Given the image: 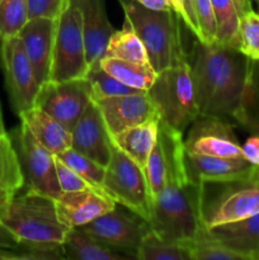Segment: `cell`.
I'll return each mask as SVG.
<instances>
[{"label":"cell","mask_w":259,"mask_h":260,"mask_svg":"<svg viewBox=\"0 0 259 260\" xmlns=\"http://www.w3.org/2000/svg\"><path fill=\"white\" fill-rule=\"evenodd\" d=\"M200 116L235 121L243 126L244 102L251 60L238 48L196 38L187 52Z\"/></svg>","instance_id":"cell-1"},{"label":"cell","mask_w":259,"mask_h":260,"mask_svg":"<svg viewBox=\"0 0 259 260\" xmlns=\"http://www.w3.org/2000/svg\"><path fill=\"white\" fill-rule=\"evenodd\" d=\"M0 223L22 246L62 245L70 230L58 218L53 198L28 190L0 207Z\"/></svg>","instance_id":"cell-2"},{"label":"cell","mask_w":259,"mask_h":260,"mask_svg":"<svg viewBox=\"0 0 259 260\" xmlns=\"http://www.w3.org/2000/svg\"><path fill=\"white\" fill-rule=\"evenodd\" d=\"M201 187L188 177L167 180L151 202L149 225L173 243H187L205 230L201 218Z\"/></svg>","instance_id":"cell-3"},{"label":"cell","mask_w":259,"mask_h":260,"mask_svg":"<svg viewBox=\"0 0 259 260\" xmlns=\"http://www.w3.org/2000/svg\"><path fill=\"white\" fill-rule=\"evenodd\" d=\"M124 18L130 20L147 52L156 74L187 58L182 42V18L174 10H154L136 0H119Z\"/></svg>","instance_id":"cell-4"},{"label":"cell","mask_w":259,"mask_h":260,"mask_svg":"<svg viewBox=\"0 0 259 260\" xmlns=\"http://www.w3.org/2000/svg\"><path fill=\"white\" fill-rule=\"evenodd\" d=\"M147 94L156 107L160 121L180 134L200 116L187 58L160 71Z\"/></svg>","instance_id":"cell-5"},{"label":"cell","mask_w":259,"mask_h":260,"mask_svg":"<svg viewBox=\"0 0 259 260\" xmlns=\"http://www.w3.org/2000/svg\"><path fill=\"white\" fill-rule=\"evenodd\" d=\"M201 218L206 229L259 213V180L201 183Z\"/></svg>","instance_id":"cell-6"},{"label":"cell","mask_w":259,"mask_h":260,"mask_svg":"<svg viewBox=\"0 0 259 260\" xmlns=\"http://www.w3.org/2000/svg\"><path fill=\"white\" fill-rule=\"evenodd\" d=\"M88 71L89 65L86 61L85 41L78 0H65L61 13L55 20L50 80L83 79Z\"/></svg>","instance_id":"cell-7"},{"label":"cell","mask_w":259,"mask_h":260,"mask_svg":"<svg viewBox=\"0 0 259 260\" xmlns=\"http://www.w3.org/2000/svg\"><path fill=\"white\" fill-rule=\"evenodd\" d=\"M103 189L121 207H126L149 222L151 196L144 169L113 145L106 167Z\"/></svg>","instance_id":"cell-8"},{"label":"cell","mask_w":259,"mask_h":260,"mask_svg":"<svg viewBox=\"0 0 259 260\" xmlns=\"http://www.w3.org/2000/svg\"><path fill=\"white\" fill-rule=\"evenodd\" d=\"M10 137L19 156L28 192L56 200L62 192L56 174L55 155L33 136L23 122Z\"/></svg>","instance_id":"cell-9"},{"label":"cell","mask_w":259,"mask_h":260,"mask_svg":"<svg viewBox=\"0 0 259 260\" xmlns=\"http://www.w3.org/2000/svg\"><path fill=\"white\" fill-rule=\"evenodd\" d=\"M123 208L116 205L113 210L81 226V229L99 243L136 259L137 249L150 230V225L131 210Z\"/></svg>","instance_id":"cell-10"},{"label":"cell","mask_w":259,"mask_h":260,"mask_svg":"<svg viewBox=\"0 0 259 260\" xmlns=\"http://www.w3.org/2000/svg\"><path fill=\"white\" fill-rule=\"evenodd\" d=\"M184 154L183 134L160 121L156 142L144 169L151 202L161 193L167 180L188 177Z\"/></svg>","instance_id":"cell-11"},{"label":"cell","mask_w":259,"mask_h":260,"mask_svg":"<svg viewBox=\"0 0 259 260\" xmlns=\"http://www.w3.org/2000/svg\"><path fill=\"white\" fill-rule=\"evenodd\" d=\"M91 101L90 84L85 78L48 80L40 86L35 106L73 131Z\"/></svg>","instance_id":"cell-12"},{"label":"cell","mask_w":259,"mask_h":260,"mask_svg":"<svg viewBox=\"0 0 259 260\" xmlns=\"http://www.w3.org/2000/svg\"><path fill=\"white\" fill-rule=\"evenodd\" d=\"M0 56L5 73V85L15 113L35 107L40 84L19 37L2 41Z\"/></svg>","instance_id":"cell-13"},{"label":"cell","mask_w":259,"mask_h":260,"mask_svg":"<svg viewBox=\"0 0 259 260\" xmlns=\"http://www.w3.org/2000/svg\"><path fill=\"white\" fill-rule=\"evenodd\" d=\"M184 150L188 154L217 157H244L241 145L229 121L198 116L190 124Z\"/></svg>","instance_id":"cell-14"},{"label":"cell","mask_w":259,"mask_h":260,"mask_svg":"<svg viewBox=\"0 0 259 260\" xmlns=\"http://www.w3.org/2000/svg\"><path fill=\"white\" fill-rule=\"evenodd\" d=\"M93 102L98 106L111 136L159 117L156 107L147 91L109 96Z\"/></svg>","instance_id":"cell-15"},{"label":"cell","mask_w":259,"mask_h":260,"mask_svg":"<svg viewBox=\"0 0 259 260\" xmlns=\"http://www.w3.org/2000/svg\"><path fill=\"white\" fill-rule=\"evenodd\" d=\"M111 135L101 111L91 101L71 131V149L106 168L112 155Z\"/></svg>","instance_id":"cell-16"},{"label":"cell","mask_w":259,"mask_h":260,"mask_svg":"<svg viewBox=\"0 0 259 260\" xmlns=\"http://www.w3.org/2000/svg\"><path fill=\"white\" fill-rule=\"evenodd\" d=\"M184 162L188 178L197 184L253 179L258 172V168L244 157L205 156L185 152Z\"/></svg>","instance_id":"cell-17"},{"label":"cell","mask_w":259,"mask_h":260,"mask_svg":"<svg viewBox=\"0 0 259 260\" xmlns=\"http://www.w3.org/2000/svg\"><path fill=\"white\" fill-rule=\"evenodd\" d=\"M23 48L32 63L40 86L50 80L52 68L55 19L32 18L25 23L18 35Z\"/></svg>","instance_id":"cell-18"},{"label":"cell","mask_w":259,"mask_h":260,"mask_svg":"<svg viewBox=\"0 0 259 260\" xmlns=\"http://www.w3.org/2000/svg\"><path fill=\"white\" fill-rule=\"evenodd\" d=\"M55 203L58 218L69 229L81 228L112 211L117 205L111 197L94 189L62 192Z\"/></svg>","instance_id":"cell-19"},{"label":"cell","mask_w":259,"mask_h":260,"mask_svg":"<svg viewBox=\"0 0 259 260\" xmlns=\"http://www.w3.org/2000/svg\"><path fill=\"white\" fill-rule=\"evenodd\" d=\"M81 13L86 61L89 69L98 65L106 52L109 37L114 32L108 19L104 0H78Z\"/></svg>","instance_id":"cell-20"},{"label":"cell","mask_w":259,"mask_h":260,"mask_svg":"<svg viewBox=\"0 0 259 260\" xmlns=\"http://www.w3.org/2000/svg\"><path fill=\"white\" fill-rule=\"evenodd\" d=\"M208 233L244 260H259V213L211 228Z\"/></svg>","instance_id":"cell-21"},{"label":"cell","mask_w":259,"mask_h":260,"mask_svg":"<svg viewBox=\"0 0 259 260\" xmlns=\"http://www.w3.org/2000/svg\"><path fill=\"white\" fill-rule=\"evenodd\" d=\"M19 117L33 136L53 155L71 147V131L38 107L22 112Z\"/></svg>","instance_id":"cell-22"},{"label":"cell","mask_w":259,"mask_h":260,"mask_svg":"<svg viewBox=\"0 0 259 260\" xmlns=\"http://www.w3.org/2000/svg\"><path fill=\"white\" fill-rule=\"evenodd\" d=\"M160 117L152 118L145 123L124 129L112 135V144L131 157L142 169L146 167L150 152L155 146L159 132Z\"/></svg>","instance_id":"cell-23"},{"label":"cell","mask_w":259,"mask_h":260,"mask_svg":"<svg viewBox=\"0 0 259 260\" xmlns=\"http://www.w3.org/2000/svg\"><path fill=\"white\" fill-rule=\"evenodd\" d=\"M66 259L73 260H126L131 256L114 250L89 235L81 228L68 231L62 244Z\"/></svg>","instance_id":"cell-24"},{"label":"cell","mask_w":259,"mask_h":260,"mask_svg":"<svg viewBox=\"0 0 259 260\" xmlns=\"http://www.w3.org/2000/svg\"><path fill=\"white\" fill-rule=\"evenodd\" d=\"M24 187L19 156L10 135H0V200L9 202Z\"/></svg>","instance_id":"cell-25"},{"label":"cell","mask_w":259,"mask_h":260,"mask_svg":"<svg viewBox=\"0 0 259 260\" xmlns=\"http://www.w3.org/2000/svg\"><path fill=\"white\" fill-rule=\"evenodd\" d=\"M99 65L104 71L130 88L147 91L156 79V71L150 63H139L119 58L102 57Z\"/></svg>","instance_id":"cell-26"},{"label":"cell","mask_w":259,"mask_h":260,"mask_svg":"<svg viewBox=\"0 0 259 260\" xmlns=\"http://www.w3.org/2000/svg\"><path fill=\"white\" fill-rule=\"evenodd\" d=\"M104 56L132 61V62L150 63L144 43L141 42L136 30L134 29L127 18H124L123 27L119 30H114L109 37Z\"/></svg>","instance_id":"cell-27"},{"label":"cell","mask_w":259,"mask_h":260,"mask_svg":"<svg viewBox=\"0 0 259 260\" xmlns=\"http://www.w3.org/2000/svg\"><path fill=\"white\" fill-rule=\"evenodd\" d=\"M136 259L190 260V256L184 244L165 240L150 229L137 249Z\"/></svg>","instance_id":"cell-28"},{"label":"cell","mask_w":259,"mask_h":260,"mask_svg":"<svg viewBox=\"0 0 259 260\" xmlns=\"http://www.w3.org/2000/svg\"><path fill=\"white\" fill-rule=\"evenodd\" d=\"M215 10L216 42L238 48L239 46V14L233 0H211Z\"/></svg>","instance_id":"cell-29"},{"label":"cell","mask_w":259,"mask_h":260,"mask_svg":"<svg viewBox=\"0 0 259 260\" xmlns=\"http://www.w3.org/2000/svg\"><path fill=\"white\" fill-rule=\"evenodd\" d=\"M183 244L187 246L190 260H244L240 254L230 250L216 240L207 229L201 231L195 239Z\"/></svg>","instance_id":"cell-30"},{"label":"cell","mask_w":259,"mask_h":260,"mask_svg":"<svg viewBox=\"0 0 259 260\" xmlns=\"http://www.w3.org/2000/svg\"><path fill=\"white\" fill-rule=\"evenodd\" d=\"M55 156L58 157L62 162H65V164L68 165V167H70L71 169L75 170L81 178H84V179L91 185L93 189H95L96 192L106 194L103 189L106 168L102 167L101 164L95 162L94 160L86 157L85 155L75 151V150L71 149V147L66 149L65 151L60 152V154L55 155Z\"/></svg>","instance_id":"cell-31"},{"label":"cell","mask_w":259,"mask_h":260,"mask_svg":"<svg viewBox=\"0 0 259 260\" xmlns=\"http://www.w3.org/2000/svg\"><path fill=\"white\" fill-rule=\"evenodd\" d=\"M85 79L90 84L91 99L93 101H101V99L109 98V96L146 93V91L137 90V89L130 88V86L122 84L121 81H118L116 78L109 75L107 71H104L99 63L89 69Z\"/></svg>","instance_id":"cell-32"},{"label":"cell","mask_w":259,"mask_h":260,"mask_svg":"<svg viewBox=\"0 0 259 260\" xmlns=\"http://www.w3.org/2000/svg\"><path fill=\"white\" fill-rule=\"evenodd\" d=\"M28 20L27 0H3L0 3V42L17 37Z\"/></svg>","instance_id":"cell-33"},{"label":"cell","mask_w":259,"mask_h":260,"mask_svg":"<svg viewBox=\"0 0 259 260\" xmlns=\"http://www.w3.org/2000/svg\"><path fill=\"white\" fill-rule=\"evenodd\" d=\"M238 50L253 61H259V13L249 10L239 18Z\"/></svg>","instance_id":"cell-34"},{"label":"cell","mask_w":259,"mask_h":260,"mask_svg":"<svg viewBox=\"0 0 259 260\" xmlns=\"http://www.w3.org/2000/svg\"><path fill=\"white\" fill-rule=\"evenodd\" d=\"M243 127L259 134V61L251 60L250 78L244 102Z\"/></svg>","instance_id":"cell-35"},{"label":"cell","mask_w":259,"mask_h":260,"mask_svg":"<svg viewBox=\"0 0 259 260\" xmlns=\"http://www.w3.org/2000/svg\"><path fill=\"white\" fill-rule=\"evenodd\" d=\"M195 13L200 30V37L197 40L203 43L216 42L217 24L211 0H195Z\"/></svg>","instance_id":"cell-36"},{"label":"cell","mask_w":259,"mask_h":260,"mask_svg":"<svg viewBox=\"0 0 259 260\" xmlns=\"http://www.w3.org/2000/svg\"><path fill=\"white\" fill-rule=\"evenodd\" d=\"M55 164L56 174H57V180L58 185L61 188V192H75V190L93 189L91 185L84 178H81L75 170L71 169L70 167H68L65 162H62L56 156Z\"/></svg>","instance_id":"cell-37"},{"label":"cell","mask_w":259,"mask_h":260,"mask_svg":"<svg viewBox=\"0 0 259 260\" xmlns=\"http://www.w3.org/2000/svg\"><path fill=\"white\" fill-rule=\"evenodd\" d=\"M28 17L57 19L65 0H27Z\"/></svg>","instance_id":"cell-38"},{"label":"cell","mask_w":259,"mask_h":260,"mask_svg":"<svg viewBox=\"0 0 259 260\" xmlns=\"http://www.w3.org/2000/svg\"><path fill=\"white\" fill-rule=\"evenodd\" d=\"M244 159L248 160L254 167L259 168V134H254L241 145Z\"/></svg>","instance_id":"cell-39"},{"label":"cell","mask_w":259,"mask_h":260,"mask_svg":"<svg viewBox=\"0 0 259 260\" xmlns=\"http://www.w3.org/2000/svg\"><path fill=\"white\" fill-rule=\"evenodd\" d=\"M184 8H185V20L184 24L190 32L195 35L196 38L200 37V30H198L197 19H196L195 13V0H184Z\"/></svg>","instance_id":"cell-40"},{"label":"cell","mask_w":259,"mask_h":260,"mask_svg":"<svg viewBox=\"0 0 259 260\" xmlns=\"http://www.w3.org/2000/svg\"><path fill=\"white\" fill-rule=\"evenodd\" d=\"M144 7L154 10H173L169 0H136Z\"/></svg>","instance_id":"cell-41"},{"label":"cell","mask_w":259,"mask_h":260,"mask_svg":"<svg viewBox=\"0 0 259 260\" xmlns=\"http://www.w3.org/2000/svg\"><path fill=\"white\" fill-rule=\"evenodd\" d=\"M0 246L7 249H13L18 246V243L15 241V239L10 235L9 231L2 223H0Z\"/></svg>","instance_id":"cell-42"},{"label":"cell","mask_w":259,"mask_h":260,"mask_svg":"<svg viewBox=\"0 0 259 260\" xmlns=\"http://www.w3.org/2000/svg\"><path fill=\"white\" fill-rule=\"evenodd\" d=\"M233 2H234V4H235L236 12H238L239 18H240L241 15L245 14L246 12H249V10L253 9V8H251L250 0H233Z\"/></svg>","instance_id":"cell-43"},{"label":"cell","mask_w":259,"mask_h":260,"mask_svg":"<svg viewBox=\"0 0 259 260\" xmlns=\"http://www.w3.org/2000/svg\"><path fill=\"white\" fill-rule=\"evenodd\" d=\"M172 9L182 18L183 23L185 20V8H184V0H169Z\"/></svg>","instance_id":"cell-44"},{"label":"cell","mask_w":259,"mask_h":260,"mask_svg":"<svg viewBox=\"0 0 259 260\" xmlns=\"http://www.w3.org/2000/svg\"><path fill=\"white\" fill-rule=\"evenodd\" d=\"M7 134L4 127V121H3V113H2V107H0V135Z\"/></svg>","instance_id":"cell-45"},{"label":"cell","mask_w":259,"mask_h":260,"mask_svg":"<svg viewBox=\"0 0 259 260\" xmlns=\"http://www.w3.org/2000/svg\"><path fill=\"white\" fill-rule=\"evenodd\" d=\"M2 254H3V248L0 246V260H2Z\"/></svg>","instance_id":"cell-46"},{"label":"cell","mask_w":259,"mask_h":260,"mask_svg":"<svg viewBox=\"0 0 259 260\" xmlns=\"http://www.w3.org/2000/svg\"><path fill=\"white\" fill-rule=\"evenodd\" d=\"M250 2H251V3H255V4H258L259 0H250Z\"/></svg>","instance_id":"cell-47"},{"label":"cell","mask_w":259,"mask_h":260,"mask_svg":"<svg viewBox=\"0 0 259 260\" xmlns=\"http://www.w3.org/2000/svg\"><path fill=\"white\" fill-rule=\"evenodd\" d=\"M256 179L259 180V168H258V172H256Z\"/></svg>","instance_id":"cell-48"},{"label":"cell","mask_w":259,"mask_h":260,"mask_svg":"<svg viewBox=\"0 0 259 260\" xmlns=\"http://www.w3.org/2000/svg\"><path fill=\"white\" fill-rule=\"evenodd\" d=\"M3 205H4V202H3V201L2 200H0V207H2V206Z\"/></svg>","instance_id":"cell-49"},{"label":"cell","mask_w":259,"mask_h":260,"mask_svg":"<svg viewBox=\"0 0 259 260\" xmlns=\"http://www.w3.org/2000/svg\"><path fill=\"white\" fill-rule=\"evenodd\" d=\"M256 5H258V13H259V3H258V4H256Z\"/></svg>","instance_id":"cell-50"},{"label":"cell","mask_w":259,"mask_h":260,"mask_svg":"<svg viewBox=\"0 0 259 260\" xmlns=\"http://www.w3.org/2000/svg\"><path fill=\"white\" fill-rule=\"evenodd\" d=\"M3 2V0H0V3H2Z\"/></svg>","instance_id":"cell-51"}]
</instances>
